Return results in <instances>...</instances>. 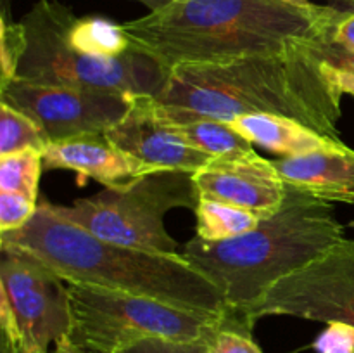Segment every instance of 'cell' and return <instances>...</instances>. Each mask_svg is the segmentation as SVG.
<instances>
[{
    "mask_svg": "<svg viewBox=\"0 0 354 353\" xmlns=\"http://www.w3.org/2000/svg\"><path fill=\"white\" fill-rule=\"evenodd\" d=\"M227 123L252 145L275 152L280 158H297L346 145L342 138L327 137L301 121L277 114H242Z\"/></svg>",
    "mask_w": 354,
    "mask_h": 353,
    "instance_id": "cell-15",
    "label": "cell"
},
{
    "mask_svg": "<svg viewBox=\"0 0 354 353\" xmlns=\"http://www.w3.org/2000/svg\"><path fill=\"white\" fill-rule=\"evenodd\" d=\"M346 3H349V6H351V9H354V0H344Z\"/></svg>",
    "mask_w": 354,
    "mask_h": 353,
    "instance_id": "cell-34",
    "label": "cell"
},
{
    "mask_svg": "<svg viewBox=\"0 0 354 353\" xmlns=\"http://www.w3.org/2000/svg\"><path fill=\"white\" fill-rule=\"evenodd\" d=\"M266 315L354 327V239H342L313 263L279 280L248 317L254 324Z\"/></svg>",
    "mask_w": 354,
    "mask_h": 353,
    "instance_id": "cell-9",
    "label": "cell"
},
{
    "mask_svg": "<svg viewBox=\"0 0 354 353\" xmlns=\"http://www.w3.org/2000/svg\"><path fill=\"white\" fill-rule=\"evenodd\" d=\"M330 353H354V350L346 348V350H337V352H330Z\"/></svg>",
    "mask_w": 354,
    "mask_h": 353,
    "instance_id": "cell-33",
    "label": "cell"
},
{
    "mask_svg": "<svg viewBox=\"0 0 354 353\" xmlns=\"http://www.w3.org/2000/svg\"><path fill=\"white\" fill-rule=\"evenodd\" d=\"M159 106L166 123L173 128V132L190 147L211 158L241 156L254 151V145L239 135L234 128H230L227 121L201 116L189 111L165 106L161 102Z\"/></svg>",
    "mask_w": 354,
    "mask_h": 353,
    "instance_id": "cell-16",
    "label": "cell"
},
{
    "mask_svg": "<svg viewBox=\"0 0 354 353\" xmlns=\"http://www.w3.org/2000/svg\"><path fill=\"white\" fill-rule=\"evenodd\" d=\"M204 353H263V350L256 345L249 331L225 325L207 341Z\"/></svg>",
    "mask_w": 354,
    "mask_h": 353,
    "instance_id": "cell-23",
    "label": "cell"
},
{
    "mask_svg": "<svg viewBox=\"0 0 354 353\" xmlns=\"http://www.w3.org/2000/svg\"><path fill=\"white\" fill-rule=\"evenodd\" d=\"M26 48V37L21 21H9L7 14L0 19V83L16 78L17 68Z\"/></svg>",
    "mask_w": 354,
    "mask_h": 353,
    "instance_id": "cell-21",
    "label": "cell"
},
{
    "mask_svg": "<svg viewBox=\"0 0 354 353\" xmlns=\"http://www.w3.org/2000/svg\"><path fill=\"white\" fill-rule=\"evenodd\" d=\"M41 172L44 151L28 149L16 154L0 156V190L21 194L38 203Z\"/></svg>",
    "mask_w": 354,
    "mask_h": 353,
    "instance_id": "cell-19",
    "label": "cell"
},
{
    "mask_svg": "<svg viewBox=\"0 0 354 353\" xmlns=\"http://www.w3.org/2000/svg\"><path fill=\"white\" fill-rule=\"evenodd\" d=\"M0 253L2 341L48 352V346L69 338L73 327L68 282L28 256Z\"/></svg>",
    "mask_w": 354,
    "mask_h": 353,
    "instance_id": "cell-8",
    "label": "cell"
},
{
    "mask_svg": "<svg viewBox=\"0 0 354 353\" xmlns=\"http://www.w3.org/2000/svg\"><path fill=\"white\" fill-rule=\"evenodd\" d=\"M0 249L28 256L69 284L147 296L185 310L230 317L220 289L182 253L161 255L104 241L52 213L47 201L38 204L24 227L0 234Z\"/></svg>",
    "mask_w": 354,
    "mask_h": 353,
    "instance_id": "cell-3",
    "label": "cell"
},
{
    "mask_svg": "<svg viewBox=\"0 0 354 353\" xmlns=\"http://www.w3.org/2000/svg\"><path fill=\"white\" fill-rule=\"evenodd\" d=\"M82 353H93V352H82Z\"/></svg>",
    "mask_w": 354,
    "mask_h": 353,
    "instance_id": "cell-35",
    "label": "cell"
},
{
    "mask_svg": "<svg viewBox=\"0 0 354 353\" xmlns=\"http://www.w3.org/2000/svg\"><path fill=\"white\" fill-rule=\"evenodd\" d=\"M207 341H173V339L165 338H147L120 350L118 353H204Z\"/></svg>",
    "mask_w": 354,
    "mask_h": 353,
    "instance_id": "cell-24",
    "label": "cell"
},
{
    "mask_svg": "<svg viewBox=\"0 0 354 353\" xmlns=\"http://www.w3.org/2000/svg\"><path fill=\"white\" fill-rule=\"evenodd\" d=\"M68 291L73 310L69 341L82 352L118 353L147 338L207 341L225 325L244 329L230 317L185 310L147 296L69 282Z\"/></svg>",
    "mask_w": 354,
    "mask_h": 353,
    "instance_id": "cell-7",
    "label": "cell"
},
{
    "mask_svg": "<svg viewBox=\"0 0 354 353\" xmlns=\"http://www.w3.org/2000/svg\"><path fill=\"white\" fill-rule=\"evenodd\" d=\"M283 182L327 203L354 204V149H327L273 159Z\"/></svg>",
    "mask_w": 354,
    "mask_h": 353,
    "instance_id": "cell-14",
    "label": "cell"
},
{
    "mask_svg": "<svg viewBox=\"0 0 354 353\" xmlns=\"http://www.w3.org/2000/svg\"><path fill=\"white\" fill-rule=\"evenodd\" d=\"M38 203L21 194L0 190V234L24 227L37 213Z\"/></svg>",
    "mask_w": 354,
    "mask_h": 353,
    "instance_id": "cell-22",
    "label": "cell"
},
{
    "mask_svg": "<svg viewBox=\"0 0 354 353\" xmlns=\"http://www.w3.org/2000/svg\"><path fill=\"white\" fill-rule=\"evenodd\" d=\"M47 138L37 123L21 111L0 102V156L47 147Z\"/></svg>",
    "mask_w": 354,
    "mask_h": 353,
    "instance_id": "cell-20",
    "label": "cell"
},
{
    "mask_svg": "<svg viewBox=\"0 0 354 353\" xmlns=\"http://www.w3.org/2000/svg\"><path fill=\"white\" fill-rule=\"evenodd\" d=\"M315 42L282 54L176 66L154 97L165 106L221 121L242 114L292 118L341 141L344 93L313 51Z\"/></svg>",
    "mask_w": 354,
    "mask_h": 353,
    "instance_id": "cell-2",
    "label": "cell"
},
{
    "mask_svg": "<svg viewBox=\"0 0 354 353\" xmlns=\"http://www.w3.org/2000/svg\"><path fill=\"white\" fill-rule=\"evenodd\" d=\"M197 203L194 173L159 170L128 183L106 187L102 192L73 204H47L62 220L104 241L161 255H180V244L166 228V213L175 208L196 211Z\"/></svg>",
    "mask_w": 354,
    "mask_h": 353,
    "instance_id": "cell-6",
    "label": "cell"
},
{
    "mask_svg": "<svg viewBox=\"0 0 354 353\" xmlns=\"http://www.w3.org/2000/svg\"><path fill=\"white\" fill-rule=\"evenodd\" d=\"M2 353H48L45 350L35 348V346H28L24 343H3L2 341Z\"/></svg>",
    "mask_w": 354,
    "mask_h": 353,
    "instance_id": "cell-29",
    "label": "cell"
},
{
    "mask_svg": "<svg viewBox=\"0 0 354 353\" xmlns=\"http://www.w3.org/2000/svg\"><path fill=\"white\" fill-rule=\"evenodd\" d=\"M106 135L116 147L133 156L154 172L180 170L196 173L211 156L190 147L166 123L158 99L151 93L130 97V107Z\"/></svg>",
    "mask_w": 354,
    "mask_h": 353,
    "instance_id": "cell-12",
    "label": "cell"
},
{
    "mask_svg": "<svg viewBox=\"0 0 354 353\" xmlns=\"http://www.w3.org/2000/svg\"><path fill=\"white\" fill-rule=\"evenodd\" d=\"M73 16L59 0H37L21 19L26 48L16 78L123 96H156L162 89L168 71L135 48L121 57H92L75 51L68 40Z\"/></svg>",
    "mask_w": 354,
    "mask_h": 353,
    "instance_id": "cell-5",
    "label": "cell"
},
{
    "mask_svg": "<svg viewBox=\"0 0 354 353\" xmlns=\"http://www.w3.org/2000/svg\"><path fill=\"white\" fill-rule=\"evenodd\" d=\"M54 353H82V350H80L78 346L73 345V343L69 341V338H66L55 345Z\"/></svg>",
    "mask_w": 354,
    "mask_h": 353,
    "instance_id": "cell-30",
    "label": "cell"
},
{
    "mask_svg": "<svg viewBox=\"0 0 354 353\" xmlns=\"http://www.w3.org/2000/svg\"><path fill=\"white\" fill-rule=\"evenodd\" d=\"M199 197L239 206L261 220L275 215L287 197L275 165L258 152L213 158L194 173Z\"/></svg>",
    "mask_w": 354,
    "mask_h": 353,
    "instance_id": "cell-11",
    "label": "cell"
},
{
    "mask_svg": "<svg viewBox=\"0 0 354 353\" xmlns=\"http://www.w3.org/2000/svg\"><path fill=\"white\" fill-rule=\"evenodd\" d=\"M313 51L317 52L318 57L324 59L332 68L342 69V71L353 73L354 75V52L344 47H339L334 42L328 40L327 37L320 38L313 44Z\"/></svg>",
    "mask_w": 354,
    "mask_h": 353,
    "instance_id": "cell-26",
    "label": "cell"
},
{
    "mask_svg": "<svg viewBox=\"0 0 354 353\" xmlns=\"http://www.w3.org/2000/svg\"><path fill=\"white\" fill-rule=\"evenodd\" d=\"M337 10L282 0H171L123 30L135 51L169 71L292 51L327 37Z\"/></svg>",
    "mask_w": 354,
    "mask_h": 353,
    "instance_id": "cell-1",
    "label": "cell"
},
{
    "mask_svg": "<svg viewBox=\"0 0 354 353\" xmlns=\"http://www.w3.org/2000/svg\"><path fill=\"white\" fill-rule=\"evenodd\" d=\"M137 2H142L145 7H149V10H154V9H159V7L166 6V3H169L171 0H137Z\"/></svg>",
    "mask_w": 354,
    "mask_h": 353,
    "instance_id": "cell-31",
    "label": "cell"
},
{
    "mask_svg": "<svg viewBox=\"0 0 354 353\" xmlns=\"http://www.w3.org/2000/svg\"><path fill=\"white\" fill-rule=\"evenodd\" d=\"M282 2L294 3V6H308V3H311L310 0H282Z\"/></svg>",
    "mask_w": 354,
    "mask_h": 353,
    "instance_id": "cell-32",
    "label": "cell"
},
{
    "mask_svg": "<svg viewBox=\"0 0 354 353\" xmlns=\"http://www.w3.org/2000/svg\"><path fill=\"white\" fill-rule=\"evenodd\" d=\"M327 38L339 47L354 52V9L337 10Z\"/></svg>",
    "mask_w": 354,
    "mask_h": 353,
    "instance_id": "cell-27",
    "label": "cell"
},
{
    "mask_svg": "<svg viewBox=\"0 0 354 353\" xmlns=\"http://www.w3.org/2000/svg\"><path fill=\"white\" fill-rule=\"evenodd\" d=\"M197 237L206 242H221L254 230L261 218L239 206L199 197L196 208Z\"/></svg>",
    "mask_w": 354,
    "mask_h": 353,
    "instance_id": "cell-18",
    "label": "cell"
},
{
    "mask_svg": "<svg viewBox=\"0 0 354 353\" xmlns=\"http://www.w3.org/2000/svg\"><path fill=\"white\" fill-rule=\"evenodd\" d=\"M346 239L332 203L287 185L283 206L254 230L221 242L196 237L182 255L220 289L232 318L251 331L249 311L279 280Z\"/></svg>",
    "mask_w": 354,
    "mask_h": 353,
    "instance_id": "cell-4",
    "label": "cell"
},
{
    "mask_svg": "<svg viewBox=\"0 0 354 353\" xmlns=\"http://www.w3.org/2000/svg\"><path fill=\"white\" fill-rule=\"evenodd\" d=\"M68 40L75 51L92 57H121L133 51L123 24L99 16H73Z\"/></svg>",
    "mask_w": 354,
    "mask_h": 353,
    "instance_id": "cell-17",
    "label": "cell"
},
{
    "mask_svg": "<svg viewBox=\"0 0 354 353\" xmlns=\"http://www.w3.org/2000/svg\"><path fill=\"white\" fill-rule=\"evenodd\" d=\"M313 348L317 353H330L337 350H354V327L342 322L327 324V329L315 339Z\"/></svg>",
    "mask_w": 354,
    "mask_h": 353,
    "instance_id": "cell-25",
    "label": "cell"
},
{
    "mask_svg": "<svg viewBox=\"0 0 354 353\" xmlns=\"http://www.w3.org/2000/svg\"><path fill=\"white\" fill-rule=\"evenodd\" d=\"M328 71H330V76L334 78V82L337 83V87L341 89V92L354 97V75L353 73L342 71V69L332 68V66H328Z\"/></svg>",
    "mask_w": 354,
    "mask_h": 353,
    "instance_id": "cell-28",
    "label": "cell"
},
{
    "mask_svg": "<svg viewBox=\"0 0 354 353\" xmlns=\"http://www.w3.org/2000/svg\"><path fill=\"white\" fill-rule=\"evenodd\" d=\"M44 170H71L104 187L128 183L151 173L149 166L127 154L109 141L106 132L48 142L44 149Z\"/></svg>",
    "mask_w": 354,
    "mask_h": 353,
    "instance_id": "cell-13",
    "label": "cell"
},
{
    "mask_svg": "<svg viewBox=\"0 0 354 353\" xmlns=\"http://www.w3.org/2000/svg\"><path fill=\"white\" fill-rule=\"evenodd\" d=\"M130 97L82 87L47 85L12 78L0 83V102L26 114L47 142H59L113 127L130 107Z\"/></svg>",
    "mask_w": 354,
    "mask_h": 353,
    "instance_id": "cell-10",
    "label": "cell"
}]
</instances>
